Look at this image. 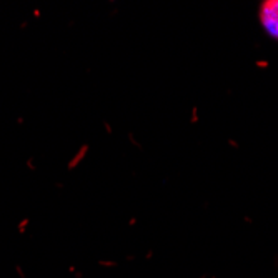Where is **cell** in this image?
I'll return each instance as SVG.
<instances>
[{"label": "cell", "instance_id": "obj_1", "mask_svg": "<svg viewBox=\"0 0 278 278\" xmlns=\"http://www.w3.org/2000/svg\"><path fill=\"white\" fill-rule=\"evenodd\" d=\"M260 22L266 34L278 40V0H266L260 7Z\"/></svg>", "mask_w": 278, "mask_h": 278}]
</instances>
